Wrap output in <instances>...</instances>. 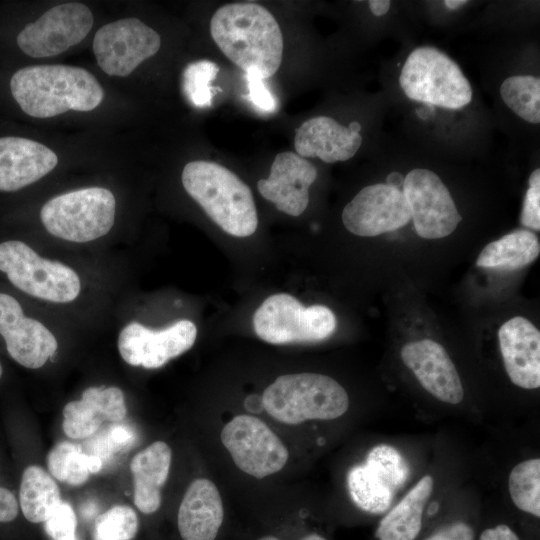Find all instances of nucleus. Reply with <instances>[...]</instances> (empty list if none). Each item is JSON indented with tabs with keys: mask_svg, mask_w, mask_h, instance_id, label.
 <instances>
[{
	"mask_svg": "<svg viewBox=\"0 0 540 540\" xmlns=\"http://www.w3.org/2000/svg\"><path fill=\"white\" fill-rule=\"evenodd\" d=\"M210 32L223 54L244 71L256 69L265 79L279 69L283 35L265 7L251 2L223 5L211 18Z\"/></svg>",
	"mask_w": 540,
	"mask_h": 540,
	"instance_id": "1",
	"label": "nucleus"
},
{
	"mask_svg": "<svg viewBox=\"0 0 540 540\" xmlns=\"http://www.w3.org/2000/svg\"><path fill=\"white\" fill-rule=\"evenodd\" d=\"M10 88L22 111L36 118L69 110L91 111L104 96L100 83L89 71L63 64L19 69L11 78Z\"/></svg>",
	"mask_w": 540,
	"mask_h": 540,
	"instance_id": "2",
	"label": "nucleus"
},
{
	"mask_svg": "<svg viewBox=\"0 0 540 540\" xmlns=\"http://www.w3.org/2000/svg\"><path fill=\"white\" fill-rule=\"evenodd\" d=\"M186 192L223 231L252 235L258 225L252 191L235 173L211 161L187 163L181 175Z\"/></svg>",
	"mask_w": 540,
	"mask_h": 540,
	"instance_id": "3",
	"label": "nucleus"
},
{
	"mask_svg": "<svg viewBox=\"0 0 540 540\" xmlns=\"http://www.w3.org/2000/svg\"><path fill=\"white\" fill-rule=\"evenodd\" d=\"M265 411L275 420L296 425L308 420H333L349 408L346 390L319 373L281 375L263 392Z\"/></svg>",
	"mask_w": 540,
	"mask_h": 540,
	"instance_id": "4",
	"label": "nucleus"
},
{
	"mask_svg": "<svg viewBox=\"0 0 540 540\" xmlns=\"http://www.w3.org/2000/svg\"><path fill=\"white\" fill-rule=\"evenodd\" d=\"M399 84L409 99L451 110L467 106L473 96L471 84L459 65L432 46L417 47L408 55Z\"/></svg>",
	"mask_w": 540,
	"mask_h": 540,
	"instance_id": "5",
	"label": "nucleus"
},
{
	"mask_svg": "<svg viewBox=\"0 0 540 540\" xmlns=\"http://www.w3.org/2000/svg\"><path fill=\"white\" fill-rule=\"evenodd\" d=\"M113 193L102 187L71 191L47 201L40 217L47 231L63 240L89 242L107 234L115 220Z\"/></svg>",
	"mask_w": 540,
	"mask_h": 540,
	"instance_id": "6",
	"label": "nucleus"
},
{
	"mask_svg": "<svg viewBox=\"0 0 540 540\" xmlns=\"http://www.w3.org/2000/svg\"><path fill=\"white\" fill-rule=\"evenodd\" d=\"M332 310L324 305L304 307L286 293L264 300L253 317L256 335L271 344L316 342L327 339L336 329Z\"/></svg>",
	"mask_w": 540,
	"mask_h": 540,
	"instance_id": "7",
	"label": "nucleus"
},
{
	"mask_svg": "<svg viewBox=\"0 0 540 540\" xmlns=\"http://www.w3.org/2000/svg\"><path fill=\"white\" fill-rule=\"evenodd\" d=\"M0 271L21 291L50 302L68 303L80 292V279L70 267L40 257L27 244H0Z\"/></svg>",
	"mask_w": 540,
	"mask_h": 540,
	"instance_id": "8",
	"label": "nucleus"
},
{
	"mask_svg": "<svg viewBox=\"0 0 540 540\" xmlns=\"http://www.w3.org/2000/svg\"><path fill=\"white\" fill-rule=\"evenodd\" d=\"M221 441L235 465L258 479L282 470L289 458L280 438L255 416L232 418L222 428Z\"/></svg>",
	"mask_w": 540,
	"mask_h": 540,
	"instance_id": "9",
	"label": "nucleus"
},
{
	"mask_svg": "<svg viewBox=\"0 0 540 540\" xmlns=\"http://www.w3.org/2000/svg\"><path fill=\"white\" fill-rule=\"evenodd\" d=\"M402 192L416 233L424 239L444 238L462 217L443 181L433 171L415 168L404 177Z\"/></svg>",
	"mask_w": 540,
	"mask_h": 540,
	"instance_id": "10",
	"label": "nucleus"
},
{
	"mask_svg": "<svg viewBox=\"0 0 540 540\" xmlns=\"http://www.w3.org/2000/svg\"><path fill=\"white\" fill-rule=\"evenodd\" d=\"M161 46L159 34L137 18H125L100 27L93 52L100 69L110 76L125 77Z\"/></svg>",
	"mask_w": 540,
	"mask_h": 540,
	"instance_id": "11",
	"label": "nucleus"
},
{
	"mask_svg": "<svg viewBox=\"0 0 540 540\" xmlns=\"http://www.w3.org/2000/svg\"><path fill=\"white\" fill-rule=\"evenodd\" d=\"M92 25L93 15L86 5L60 4L27 24L18 34L17 44L30 57H52L81 42Z\"/></svg>",
	"mask_w": 540,
	"mask_h": 540,
	"instance_id": "12",
	"label": "nucleus"
},
{
	"mask_svg": "<svg viewBox=\"0 0 540 540\" xmlns=\"http://www.w3.org/2000/svg\"><path fill=\"white\" fill-rule=\"evenodd\" d=\"M410 220V209L402 190L386 183L364 187L342 212L346 229L362 237L395 231Z\"/></svg>",
	"mask_w": 540,
	"mask_h": 540,
	"instance_id": "13",
	"label": "nucleus"
},
{
	"mask_svg": "<svg viewBox=\"0 0 540 540\" xmlns=\"http://www.w3.org/2000/svg\"><path fill=\"white\" fill-rule=\"evenodd\" d=\"M197 337L190 320H180L162 330H152L137 322L125 326L118 337V350L132 366L156 369L189 350Z\"/></svg>",
	"mask_w": 540,
	"mask_h": 540,
	"instance_id": "14",
	"label": "nucleus"
},
{
	"mask_svg": "<svg viewBox=\"0 0 540 540\" xmlns=\"http://www.w3.org/2000/svg\"><path fill=\"white\" fill-rule=\"evenodd\" d=\"M0 334L10 357L30 369L42 367L58 347L52 332L38 320L25 317L19 302L5 293H0Z\"/></svg>",
	"mask_w": 540,
	"mask_h": 540,
	"instance_id": "15",
	"label": "nucleus"
},
{
	"mask_svg": "<svg viewBox=\"0 0 540 540\" xmlns=\"http://www.w3.org/2000/svg\"><path fill=\"white\" fill-rule=\"evenodd\" d=\"M316 178L317 169L312 163L286 151L275 156L269 177L259 180L257 188L278 210L299 216L308 206L309 188Z\"/></svg>",
	"mask_w": 540,
	"mask_h": 540,
	"instance_id": "16",
	"label": "nucleus"
},
{
	"mask_svg": "<svg viewBox=\"0 0 540 540\" xmlns=\"http://www.w3.org/2000/svg\"><path fill=\"white\" fill-rule=\"evenodd\" d=\"M401 358L422 387L435 398L453 405L463 400L461 379L442 345L431 339L413 341L402 348Z\"/></svg>",
	"mask_w": 540,
	"mask_h": 540,
	"instance_id": "17",
	"label": "nucleus"
},
{
	"mask_svg": "<svg viewBox=\"0 0 540 540\" xmlns=\"http://www.w3.org/2000/svg\"><path fill=\"white\" fill-rule=\"evenodd\" d=\"M360 130L357 121L346 127L331 117L310 118L296 129V154L303 158L318 157L326 163L349 160L362 144Z\"/></svg>",
	"mask_w": 540,
	"mask_h": 540,
	"instance_id": "18",
	"label": "nucleus"
},
{
	"mask_svg": "<svg viewBox=\"0 0 540 540\" xmlns=\"http://www.w3.org/2000/svg\"><path fill=\"white\" fill-rule=\"evenodd\" d=\"M505 370L513 384L523 389L540 386V332L528 319L516 316L498 331Z\"/></svg>",
	"mask_w": 540,
	"mask_h": 540,
	"instance_id": "19",
	"label": "nucleus"
},
{
	"mask_svg": "<svg viewBox=\"0 0 540 540\" xmlns=\"http://www.w3.org/2000/svg\"><path fill=\"white\" fill-rule=\"evenodd\" d=\"M58 157L47 146L22 137L0 138V191L12 192L51 172Z\"/></svg>",
	"mask_w": 540,
	"mask_h": 540,
	"instance_id": "20",
	"label": "nucleus"
},
{
	"mask_svg": "<svg viewBox=\"0 0 540 540\" xmlns=\"http://www.w3.org/2000/svg\"><path fill=\"white\" fill-rule=\"evenodd\" d=\"M127 413L125 396L118 387H89L82 398L67 403L63 409V430L73 439L88 438L104 422L119 423Z\"/></svg>",
	"mask_w": 540,
	"mask_h": 540,
	"instance_id": "21",
	"label": "nucleus"
},
{
	"mask_svg": "<svg viewBox=\"0 0 540 540\" xmlns=\"http://www.w3.org/2000/svg\"><path fill=\"white\" fill-rule=\"evenodd\" d=\"M224 518L217 486L206 478L194 480L181 501L177 525L183 540H215Z\"/></svg>",
	"mask_w": 540,
	"mask_h": 540,
	"instance_id": "22",
	"label": "nucleus"
},
{
	"mask_svg": "<svg viewBox=\"0 0 540 540\" xmlns=\"http://www.w3.org/2000/svg\"><path fill=\"white\" fill-rule=\"evenodd\" d=\"M172 451L163 441H155L137 453L130 470L134 481V503L145 514L156 512L161 505V489L167 481Z\"/></svg>",
	"mask_w": 540,
	"mask_h": 540,
	"instance_id": "23",
	"label": "nucleus"
},
{
	"mask_svg": "<svg viewBox=\"0 0 540 540\" xmlns=\"http://www.w3.org/2000/svg\"><path fill=\"white\" fill-rule=\"evenodd\" d=\"M434 486L431 475L423 476L414 487L380 521L379 540H415L419 535L426 503Z\"/></svg>",
	"mask_w": 540,
	"mask_h": 540,
	"instance_id": "24",
	"label": "nucleus"
},
{
	"mask_svg": "<svg viewBox=\"0 0 540 540\" xmlns=\"http://www.w3.org/2000/svg\"><path fill=\"white\" fill-rule=\"evenodd\" d=\"M347 485L353 502L372 514L386 512L399 490L384 472L367 459L364 464L349 470Z\"/></svg>",
	"mask_w": 540,
	"mask_h": 540,
	"instance_id": "25",
	"label": "nucleus"
},
{
	"mask_svg": "<svg viewBox=\"0 0 540 540\" xmlns=\"http://www.w3.org/2000/svg\"><path fill=\"white\" fill-rule=\"evenodd\" d=\"M540 253L537 236L525 229L515 230L487 244L476 265L482 268L514 270L532 263Z\"/></svg>",
	"mask_w": 540,
	"mask_h": 540,
	"instance_id": "26",
	"label": "nucleus"
},
{
	"mask_svg": "<svg viewBox=\"0 0 540 540\" xmlns=\"http://www.w3.org/2000/svg\"><path fill=\"white\" fill-rule=\"evenodd\" d=\"M19 503L29 522L41 523L54 513L62 500L51 475L40 466L30 465L22 474Z\"/></svg>",
	"mask_w": 540,
	"mask_h": 540,
	"instance_id": "27",
	"label": "nucleus"
},
{
	"mask_svg": "<svg viewBox=\"0 0 540 540\" xmlns=\"http://www.w3.org/2000/svg\"><path fill=\"white\" fill-rule=\"evenodd\" d=\"M48 469L57 480L78 486L85 483L91 473H97L103 466L102 460L71 442L57 444L48 454Z\"/></svg>",
	"mask_w": 540,
	"mask_h": 540,
	"instance_id": "28",
	"label": "nucleus"
},
{
	"mask_svg": "<svg viewBox=\"0 0 540 540\" xmlns=\"http://www.w3.org/2000/svg\"><path fill=\"white\" fill-rule=\"evenodd\" d=\"M500 96L518 117L532 124L540 123V79L533 75H514L500 86Z\"/></svg>",
	"mask_w": 540,
	"mask_h": 540,
	"instance_id": "29",
	"label": "nucleus"
},
{
	"mask_svg": "<svg viewBox=\"0 0 540 540\" xmlns=\"http://www.w3.org/2000/svg\"><path fill=\"white\" fill-rule=\"evenodd\" d=\"M512 502L521 511L540 517V459H527L516 464L508 477Z\"/></svg>",
	"mask_w": 540,
	"mask_h": 540,
	"instance_id": "30",
	"label": "nucleus"
},
{
	"mask_svg": "<svg viewBox=\"0 0 540 540\" xmlns=\"http://www.w3.org/2000/svg\"><path fill=\"white\" fill-rule=\"evenodd\" d=\"M219 71L217 64L210 60L195 61L186 66L183 72V92L189 102L197 108L212 105L215 88L211 82Z\"/></svg>",
	"mask_w": 540,
	"mask_h": 540,
	"instance_id": "31",
	"label": "nucleus"
},
{
	"mask_svg": "<svg viewBox=\"0 0 540 540\" xmlns=\"http://www.w3.org/2000/svg\"><path fill=\"white\" fill-rule=\"evenodd\" d=\"M136 512L126 505H115L95 520L94 540H132L138 531Z\"/></svg>",
	"mask_w": 540,
	"mask_h": 540,
	"instance_id": "32",
	"label": "nucleus"
},
{
	"mask_svg": "<svg viewBox=\"0 0 540 540\" xmlns=\"http://www.w3.org/2000/svg\"><path fill=\"white\" fill-rule=\"evenodd\" d=\"M133 440V433L124 424L111 423L93 440L89 441L88 452L98 456L102 462L109 455L128 447Z\"/></svg>",
	"mask_w": 540,
	"mask_h": 540,
	"instance_id": "33",
	"label": "nucleus"
},
{
	"mask_svg": "<svg viewBox=\"0 0 540 540\" xmlns=\"http://www.w3.org/2000/svg\"><path fill=\"white\" fill-rule=\"evenodd\" d=\"M76 527L75 513L67 502H62L44 522L45 532L51 540H78Z\"/></svg>",
	"mask_w": 540,
	"mask_h": 540,
	"instance_id": "34",
	"label": "nucleus"
},
{
	"mask_svg": "<svg viewBox=\"0 0 540 540\" xmlns=\"http://www.w3.org/2000/svg\"><path fill=\"white\" fill-rule=\"evenodd\" d=\"M520 221L526 228L540 229V170L536 168L528 180Z\"/></svg>",
	"mask_w": 540,
	"mask_h": 540,
	"instance_id": "35",
	"label": "nucleus"
},
{
	"mask_svg": "<svg viewBox=\"0 0 540 540\" xmlns=\"http://www.w3.org/2000/svg\"><path fill=\"white\" fill-rule=\"evenodd\" d=\"M245 78L250 102L261 112H274L277 109V101L267 89L262 74L256 69H249L245 71Z\"/></svg>",
	"mask_w": 540,
	"mask_h": 540,
	"instance_id": "36",
	"label": "nucleus"
},
{
	"mask_svg": "<svg viewBox=\"0 0 540 540\" xmlns=\"http://www.w3.org/2000/svg\"><path fill=\"white\" fill-rule=\"evenodd\" d=\"M424 540H474V531L469 524L457 521L443 526Z\"/></svg>",
	"mask_w": 540,
	"mask_h": 540,
	"instance_id": "37",
	"label": "nucleus"
},
{
	"mask_svg": "<svg viewBox=\"0 0 540 540\" xmlns=\"http://www.w3.org/2000/svg\"><path fill=\"white\" fill-rule=\"evenodd\" d=\"M18 502L14 494L5 487L0 486V522L8 523L18 515Z\"/></svg>",
	"mask_w": 540,
	"mask_h": 540,
	"instance_id": "38",
	"label": "nucleus"
},
{
	"mask_svg": "<svg viewBox=\"0 0 540 540\" xmlns=\"http://www.w3.org/2000/svg\"><path fill=\"white\" fill-rule=\"evenodd\" d=\"M479 540H520V538L508 525L498 524L485 529L481 533Z\"/></svg>",
	"mask_w": 540,
	"mask_h": 540,
	"instance_id": "39",
	"label": "nucleus"
},
{
	"mask_svg": "<svg viewBox=\"0 0 540 540\" xmlns=\"http://www.w3.org/2000/svg\"><path fill=\"white\" fill-rule=\"evenodd\" d=\"M370 11L375 16L385 15L391 6V1L389 0H370L368 1Z\"/></svg>",
	"mask_w": 540,
	"mask_h": 540,
	"instance_id": "40",
	"label": "nucleus"
},
{
	"mask_svg": "<svg viewBox=\"0 0 540 540\" xmlns=\"http://www.w3.org/2000/svg\"><path fill=\"white\" fill-rule=\"evenodd\" d=\"M404 177L398 172H392L387 176L386 184L399 190L403 189Z\"/></svg>",
	"mask_w": 540,
	"mask_h": 540,
	"instance_id": "41",
	"label": "nucleus"
},
{
	"mask_svg": "<svg viewBox=\"0 0 540 540\" xmlns=\"http://www.w3.org/2000/svg\"><path fill=\"white\" fill-rule=\"evenodd\" d=\"M467 3L466 0H446L444 5L450 10H456Z\"/></svg>",
	"mask_w": 540,
	"mask_h": 540,
	"instance_id": "42",
	"label": "nucleus"
},
{
	"mask_svg": "<svg viewBox=\"0 0 540 540\" xmlns=\"http://www.w3.org/2000/svg\"><path fill=\"white\" fill-rule=\"evenodd\" d=\"M301 540H327V539L324 538L323 536L319 535V534L312 533V534H309V535L305 536Z\"/></svg>",
	"mask_w": 540,
	"mask_h": 540,
	"instance_id": "43",
	"label": "nucleus"
},
{
	"mask_svg": "<svg viewBox=\"0 0 540 540\" xmlns=\"http://www.w3.org/2000/svg\"><path fill=\"white\" fill-rule=\"evenodd\" d=\"M258 540H280L278 539L277 537L275 536H264V537H261L260 539Z\"/></svg>",
	"mask_w": 540,
	"mask_h": 540,
	"instance_id": "44",
	"label": "nucleus"
},
{
	"mask_svg": "<svg viewBox=\"0 0 540 540\" xmlns=\"http://www.w3.org/2000/svg\"><path fill=\"white\" fill-rule=\"evenodd\" d=\"M2 373H3V370H2L1 363H0V378H1V376H2Z\"/></svg>",
	"mask_w": 540,
	"mask_h": 540,
	"instance_id": "45",
	"label": "nucleus"
}]
</instances>
